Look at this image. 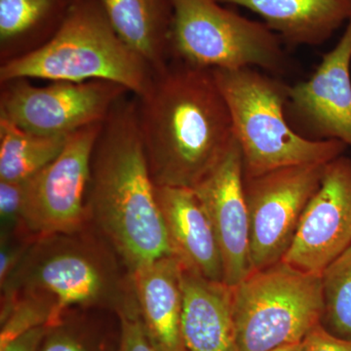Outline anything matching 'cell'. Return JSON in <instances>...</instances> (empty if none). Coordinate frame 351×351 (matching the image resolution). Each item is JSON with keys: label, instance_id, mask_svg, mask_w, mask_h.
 Segmentation results:
<instances>
[{"label": "cell", "instance_id": "19", "mask_svg": "<svg viewBox=\"0 0 351 351\" xmlns=\"http://www.w3.org/2000/svg\"><path fill=\"white\" fill-rule=\"evenodd\" d=\"M71 4L64 0H0L1 53L29 52L49 40Z\"/></svg>", "mask_w": 351, "mask_h": 351}, {"label": "cell", "instance_id": "28", "mask_svg": "<svg viewBox=\"0 0 351 351\" xmlns=\"http://www.w3.org/2000/svg\"><path fill=\"white\" fill-rule=\"evenodd\" d=\"M270 351H304V341L295 345L282 346V348H276V350Z\"/></svg>", "mask_w": 351, "mask_h": 351}, {"label": "cell", "instance_id": "9", "mask_svg": "<svg viewBox=\"0 0 351 351\" xmlns=\"http://www.w3.org/2000/svg\"><path fill=\"white\" fill-rule=\"evenodd\" d=\"M126 88L105 80L54 82L34 86L29 80L1 83L0 115L20 128L43 136H69L101 123Z\"/></svg>", "mask_w": 351, "mask_h": 351}, {"label": "cell", "instance_id": "2", "mask_svg": "<svg viewBox=\"0 0 351 351\" xmlns=\"http://www.w3.org/2000/svg\"><path fill=\"white\" fill-rule=\"evenodd\" d=\"M89 225L133 274L174 256L138 126L137 101L124 96L104 121L91 157Z\"/></svg>", "mask_w": 351, "mask_h": 351}, {"label": "cell", "instance_id": "14", "mask_svg": "<svg viewBox=\"0 0 351 351\" xmlns=\"http://www.w3.org/2000/svg\"><path fill=\"white\" fill-rule=\"evenodd\" d=\"M156 198L174 256L182 269L223 282L218 240L193 189L156 186Z\"/></svg>", "mask_w": 351, "mask_h": 351}, {"label": "cell", "instance_id": "26", "mask_svg": "<svg viewBox=\"0 0 351 351\" xmlns=\"http://www.w3.org/2000/svg\"><path fill=\"white\" fill-rule=\"evenodd\" d=\"M304 351H351V339L338 338L319 325L304 339Z\"/></svg>", "mask_w": 351, "mask_h": 351}, {"label": "cell", "instance_id": "8", "mask_svg": "<svg viewBox=\"0 0 351 351\" xmlns=\"http://www.w3.org/2000/svg\"><path fill=\"white\" fill-rule=\"evenodd\" d=\"M101 123L69 136L63 151L24 182L23 225L32 237L85 230L91 157Z\"/></svg>", "mask_w": 351, "mask_h": 351}, {"label": "cell", "instance_id": "15", "mask_svg": "<svg viewBox=\"0 0 351 351\" xmlns=\"http://www.w3.org/2000/svg\"><path fill=\"white\" fill-rule=\"evenodd\" d=\"M138 313L156 351H188L182 332V267L175 256L132 274Z\"/></svg>", "mask_w": 351, "mask_h": 351}, {"label": "cell", "instance_id": "27", "mask_svg": "<svg viewBox=\"0 0 351 351\" xmlns=\"http://www.w3.org/2000/svg\"><path fill=\"white\" fill-rule=\"evenodd\" d=\"M47 329L48 326H43L25 332L0 348V351H38Z\"/></svg>", "mask_w": 351, "mask_h": 351}, {"label": "cell", "instance_id": "21", "mask_svg": "<svg viewBox=\"0 0 351 351\" xmlns=\"http://www.w3.org/2000/svg\"><path fill=\"white\" fill-rule=\"evenodd\" d=\"M321 325L338 338L351 339V247L321 274Z\"/></svg>", "mask_w": 351, "mask_h": 351}, {"label": "cell", "instance_id": "10", "mask_svg": "<svg viewBox=\"0 0 351 351\" xmlns=\"http://www.w3.org/2000/svg\"><path fill=\"white\" fill-rule=\"evenodd\" d=\"M326 164L289 166L244 178L252 270L265 269L285 257Z\"/></svg>", "mask_w": 351, "mask_h": 351}, {"label": "cell", "instance_id": "13", "mask_svg": "<svg viewBox=\"0 0 351 351\" xmlns=\"http://www.w3.org/2000/svg\"><path fill=\"white\" fill-rule=\"evenodd\" d=\"M193 191L209 217L218 240L223 283L233 287L252 271L243 159L237 138Z\"/></svg>", "mask_w": 351, "mask_h": 351}, {"label": "cell", "instance_id": "25", "mask_svg": "<svg viewBox=\"0 0 351 351\" xmlns=\"http://www.w3.org/2000/svg\"><path fill=\"white\" fill-rule=\"evenodd\" d=\"M120 323L119 351H156L141 318L138 309L117 315Z\"/></svg>", "mask_w": 351, "mask_h": 351}, {"label": "cell", "instance_id": "18", "mask_svg": "<svg viewBox=\"0 0 351 351\" xmlns=\"http://www.w3.org/2000/svg\"><path fill=\"white\" fill-rule=\"evenodd\" d=\"M120 38L137 52L154 73L171 60L173 27L171 0H100Z\"/></svg>", "mask_w": 351, "mask_h": 351}, {"label": "cell", "instance_id": "5", "mask_svg": "<svg viewBox=\"0 0 351 351\" xmlns=\"http://www.w3.org/2000/svg\"><path fill=\"white\" fill-rule=\"evenodd\" d=\"M213 73L232 115L244 178L289 166L326 164L346 152L348 147L339 141L311 140L294 130L286 117L290 86L278 76L255 68Z\"/></svg>", "mask_w": 351, "mask_h": 351}, {"label": "cell", "instance_id": "6", "mask_svg": "<svg viewBox=\"0 0 351 351\" xmlns=\"http://www.w3.org/2000/svg\"><path fill=\"white\" fill-rule=\"evenodd\" d=\"M230 289L239 351H270L302 343L321 325V276L281 261L252 270Z\"/></svg>", "mask_w": 351, "mask_h": 351}, {"label": "cell", "instance_id": "7", "mask_svg": "<svg viewBox=\"0 0 351 351\" xmlns=\"http://www.w3.org/2000/svg\"><path fill=\"white\" fill-rule=\"evenodd\" d=\"M170 58L207 69L255 68L285 75L282 39L263 22L239 15L218 0H171Z\"/></svg>", "mask_w": 351, "mask_h": 351}, {"label": "cell", "instance_id": "4", "mask_svg": "<svg viewBox=\"0 0 351 351\" xmlns=\"http://www.w3.org/2000/svg\"><path fill=\"white\" fill-rule=\"evenodd\" d=\"M154 71L115 31L100 0H75L54 36L36 49L2 62L0 83L15 80H105L135 97L151 86Z\"/></svg>", "mask_w": 351, "mask_h": 351}, {"label": "cell", "instance_id": "22", "mask_svg": "<svg viewBox=\"0 0 351 351\" xmlns=\"http://www.w3.org/2000/svg\"><path fill=\"white\" fill-rule=\"evenodd\" d=\"M56 313V302L47 295L21 294L1 306L0 348L25 332L51 326Z\"/></svg>", "mask_w": 351, "mask_h": 351}, {"label": "cell", "instance_id": "23", "mask_svg": "<svg viewBox=\"0 0 351 351\" xmlns=\"http://www.w3.org/2000/svg\"><path fill=\"white\" fill-rule=\"evenodd\" d=\"M77 313L78 308L71 309L61 322L48 327L38 351H108Z\"/></svg>", "mask_w": 351, "mask_h": 351}, {"label": "cell", "instance_id": "3", "mask_svg": "<svg viewBox=\"0 0 351 351\" xmlns=\"http://www.w3.org/2000/svg\"><path fill=\"white\" fill-rule=\"evenodd\" d=\"M0 287L1 306L21 294L51 298L56 302L51 326L71 309H101L117 316L138 309L132 274L92 226L38 237Z\"/></svg>", "mask_w": 351, "mask_h": 351}, {"label": "cell", "instance_id": "29", "mask_svg": "<svg viewBox=\"0 0 351 351\" xmlns=\"http://www.w3.org/2000/svg\"><path fill=\"white\" fill-rule=\"evenodd\" d=\"M64 1L68 2V3L71 4L73 3L75 0H64Z\"/></svg>", "mask_w": 351, "mask_h": 351}, {"label": "cell", "instance_id": "11", "mask_svg": "<svg viewBox=\"0 0 351 351\" xmlns=\"http://www.w3.org/2000/svg\"><path fill=\"white\" fill-rule=\"evenodd\" d=\"M351 247V159L345 154L328 162L317 191L302 215L282 262L321 276Z\"/></svg>", "mask_w": 351, "mask_h": 351}, {"label": "cell", "instance_id": "16", "mask_svg": "<svg viewBox=\"0 0 351 351\" xmlns=\"http://www.w3.org/2000/svg\"><path fill=\"white\" fill-rule=\"evenodd\" d=\"M182 332L186 350L239 351L230 286L182 267Z\"/></svg>", "mask_w": 351, "mask_h": 351}, {"label": "cell", "instance_id": "24", "mask_svg": "<svg viewBox=\"0 0 351 351\" xmlns=\"http://www.w3.org/2000/svg\"><path fill=\"white\" fill-rule=\"evenodd\" d=\"M23 200L24 182L0 181V237L25 230Z\"/></svg>", "mask_w": 351, "mask_h": 351}, {"label": "cell", "instance_id": "20", "mask_svg": "<svg viewBox=\"0 0 351 351\" xmlns=\"http://www.w3.org/2000/svg\"><path fill=\"white\" fill-rule=\"evenodd\" d=\"M68 138L38 135L0 115V181H27L61 154Z\"/></svg>", "mask_w": 351, "mask_h": 351}, {"label": "cell", "instance_id": "12", "mask_svg": "<svg viewBox=\"0 0 351 351\" xmlns=\"http://www.w3.org/2000/svg\"><path fill=\"white\" fill-rule=\"evenodd\" d=\"M286 117L304 137L351 147V17L311 77L290 86Z\"/></svg>", "mask_w": 351, "mask_h": 351}, {"label": "cell", "instance_id": "1", "mask_svg": "<svg viewBox=\"0 0 351 351\" xmlns=\"http://www.w3.org/2000/svg\"><path fill=\"white\" fill-rule=\"evenodd\" d=\"M136 101L156 186L195 188L234 141L232 115L213 69L171 59Z\"/></svg>", "mask_w": 351, "mask_h": 351}, {"label": "cell", "instance_id": "17", "mask_svg": "<svg viewBox=\"0 0 351 351\" xmlns=\"http://www.w3.org/2000/svg\"><path fill=\"white\" fill-rule=\"evenodd\" d=\"M248 9L263 20L284 44L318 46L351 17V0H218Z\"/></svg>", "mask_w": 351, "mask_h": 351}]
</instances>
